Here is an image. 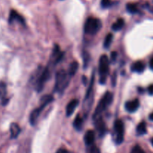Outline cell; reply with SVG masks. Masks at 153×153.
<instances>
[{
	"instance_id": "21",
	"label": "cell",
	"mask_w": 153,
	"mask_h": 153,
	"mask_svg": "<svg viewBox=\"0 0 153 153\" xmlns=\"http://www.w3.org/2000/svg\"><path fill=\"white\" fill-rule=\"evenodd\" d=\"M6 94V86L3 82H0V98H3Z\"/></svg>"
},
{
	"instance_id": "14",
	"label": "cell",
	"mask_w": 153,
	"mask_h": 153,
	"mask_svg": "<svg viewBox=\"0 0 153 153\" xmlns=\"http://www.w3.org/2000/svg\"><path fill=\"white\" fill-rule=\"evenodd\" d=\"M10 135H11L12 138L17 137L18 135L19 134L21 131V129L19 126L16 123H12L10 126Z\"/></svg>"
},
{
	"instance_id": "29",
	"label": "cell",
	"mask_w": 153,
	"mask_h": 153,
	"mask_svg": "<svg viewBox=\"0 0 153 153\" xmlns=\"http://www.w3.org/2000/svg\"><path fill=\"white\" fill-rule=\"evenodd\" d=\"M149 67L153 70V56L150 58V61H149Z\"/></svg>"
},
{
	"instance_id": "31",
	"label": "cell",
	"mask_w": 153,
	"mask_h": 153,
	"mask_svg": "<svg viewBox=\"0 0 153 153\" xmlns=\"http://www.w3.org/2000/svg\"><path fill=\"white\" fill-rule=\"evenodd\" d=\"M151 142H152V145L153 146V137L152 138V140H151Z\"/></svg>"
},
{
	"instance_id": "27",
	"label": "cell",
	"mask_w": 153,
	"mask_h": 153,
	"mask_svg": "<svg viewBox=\"0 0 153 153\" xmlns=\"http://www.w3.org/2000/svg\"><path fill=\"white\" fill-rule=\"evenodd\" d=\"M56 153H70V152L68 150L65 149V148H59Z\"/></svg>"
},
{
	"instance_id": "20",
	"label": "cell",
	"mask_w": 153,
	"mask_h": 153,
	"mask_svg": "<svg viewBox=\"0 0 153 153\" xmlns=\"http://www.w3.org/2000/svg\"><path fill=\"white\" fill-rule=\"evenodd\" d=\"M112 40H113V34L111 33H109L107 36L105 37L104 40V47L108 48L110 46L111 44Z\"/></svg>"
},
{
	"instance_id": "2",
	"label": "cell",
	"mask_w": 153,
	"mask_h": 153,
	"mask_svg": "<svg viewBox=\"0 0 153 153\" xmlns=\"http://www.w3.org/2000/svg\"><path fill=\"white\" fill-rule=\"evenodd\" d=\"M113 94L111 92H107L105 93V94L102 96L101 100H100V102L97 104L95 111H94V116H93L94 117V120L99 118V117H101V115L102 114V112L112 103V101H113Z\"/></svg>"
},
{
	"instance_id": "18",
	"label": "cell",
	"mask_w": 153,
	"mask_h": 153,
	"mask_svg": "<svg viewBox=\"0 0 153 153\" xmlns=\"http://www.w3.org/2000/svg\"><path fill=\"white\" fill-rule=\"evenodd\" d=\"M147 130H146V124L144 122H141L139 123L137 127V133L139 135L146 134Z\"/></svg>"
},
{
	"instance_id": "24",
	"label": "cell",
	"mask_w": 153,
	"mask_h": 153,
	"mask_svg": "<svg viewBox=\"0 0 153 153\" xmlns=\"http://www.w3.org/2000/svg\"><path fill=\"white\" fill-rule=\"evenodd\" d=\"M83 58H84V64H85V68H86L87 65H88V62H89V55H88L86 52H85L83 54Z\"/></svg>"
},
{
	"instance_id": "26",
	"label": "cell",
	"mask_w": 153,
	"mask_h": 153,
	"mask_svg": "<svg viewBox=\"0 0 153 153\" xmlns=\"http://www.w3.org/2000/svg\"><path fill=\"white\" fill-rule=\"evenodd\" d=\"M117 56V53L116 52H112L111 55V58L112 62H114L116 60Z\"/></svg>"
},
{
	"instance_id": "8",
	"label": "cell",
	"mask_w": 153,
	"mask_h": 153,
	"mask_svg": "<svg viewBox=\"0 0 153 153\" xmlns=\"http://www.w3.org/2000/svg\"><path fill=\"white\" fill-rule=\"evenodd\" d=\"M140 106V102L138 99H134L133 100H129L125 104V108L128 112H134L138 109Z\"/></svg>"
},
{
	"instance_id": "22",
	"label": "cell",
	"mask_w": 153,
	"mask_h": 153,
	"mask_svg": "<svg viewBox=\"0 0 153 153\" xmlns=\"http://www.w3.org/2000/svg\"><path fill=\"white\" fill-rule=\"evenodd\" d=\"M112 2L111 0H102L101 1V6L103 8H107L111 6Z\"/></svg>"
},
{
	"instance_id": "17",
	"label": "cell",
	"mask_w": 153,
	"mask_h": 153,
	"mask_svg": "<svg viewBox=\"0 0 153 153\" xmlns=\"http://www.w3.org/2000/svg\"><path fill=\"white\" fill-rule=\"evenodd\" d=\"M124 23H125V22H124L123 19L120 18V19H118L112 25V29L114 30V31H119V30H120L121 28L124 26Z\"/></svg>"
},
{
	"instance_id": "15",
	"label": "cell",
	"mask_w": 153,
	"mask_h": 153,
	"mask_svg": "<svg viewBox=\"0 0 153 153\" xmlns=\"http://www.w3.org/2000/svg\"><path fill=\"white\" fill-rule=\"evenodd\" d=\"M73 126L78 130H80L82 128V126H83V118H82V117L79 114L76 116V118H75L74 122H73Z\"/></svg>"
},
{
	"instance_id": "19",
	"label": "cell",
	"mask_w": 153,
	"mask_h": 153,
	"mask_svg": "<svg viewBox=\"0 0 153 153\" xmlns=\"http://www.w3.org/2000/svg\"><path fill=\"white\" fill-rule=\"evenodd\" d=\"M126 9L130 14H136L138 12V9H137V5L133 3H128L126 5Z\"/></svg>"
},
{
	"instance_id": "16",
	"label": "cell",
	"mask_w": 153,
	"mask_h": 153,
	"mask_svg": "<svg viewBox=\"0 0 153 153\" xmlns=\"http://www.w3.org/2000/svg\"><path fill=\"white\" fill-rule=\"evenodd\" d=\"M78 69H79V63L77 62H73L70 64V67H69L68 74L70 76H73L77 72Z\"/></svg>"
},
{
	"instance_id": "4",
	"label": "cell",
	"mask_w": 153,
	"mask_h": 153,
	"mask_svg": "<svg viewBox=\"0 0 153 153\" xmlns=\"http://www.w3.org/2000/svg\"><path fill=\"white\" fill-rule=\"evenodd\" d=\"M102 28V22L100 20L95 17H89L85 23V33L89 34H96Z\"/></svg>"
},
{
	"instance_id": "6",
	"label": "cell",
	"mask_w": 153,
	"mask_h": 153,
	"mask_svg": "<svg viewBox=\"0 0 153 153\" xmlns=\"http://www.w3.org/2000/svg\"><path fill=\"white\" fill-rule=\"evenodd\" d=\"M115 141L117 144H121L124 140V124L122 120L117 119L114 122Z\"/></svg>"
},
{
	"instance_id": "23",
	"label": "cell",
	"mask_w": 153,
	"mask_h": 153,
	"mask_svg": "<svg viewBox=\"0 0 153 153\" xmlns=\"http://www.w3.org/2000/svg\"><path fill=\"white\" fill-rule=\"evenodd\" d=\"M131 153H146V152L142 149V148L140 146H135L131 149Z\"/></svg>"
},
{
	"instance_id": "13",
	"label": "cell",
	"mask_w": 153,
	"mask_h": 153,
	"mask_svg": "<svg viewBox=\"0 0 153 153\" xmlns=\"http://www.w3.org/2000/svg\"><path fill=\"white\" fill-rule=\"evenodd\" d=\"M145 69V64L143 62L137 61L131 66V70L137 73H142Z\"/></svg>"
},
{
	"instance_id": "30",
	"label": "cell",
	"mask_w": 153,
	"mask_h": 153,
	"mask_svg": "<svg viewBox=\"0 0 153 153\" xmlns=\"http://www.w3.org/2000/svg\"><path fill=\"white\" fill-rule=\"evenodd\" d=\"M149 120H151V121L153 122V112H152V113H151L150 115H149Z\"/></svg>"
},
{
	"instance_id": "5",
	"label": "cell",
	"mask_w": 153,
	"mask_h": 153,
	"mask_svg": "<svg viewBox=\"0 0 153 153\" xmlns=\"http://www.w3.org/2000/svg\"><path fill=\"white\" fill-rule=\"evenodd\" d=\"M50 76V73H49V70L47 67L42 70V71L37 75V77L36 79L34 85H35V88L37 91L40 92L43 89V86H44L45 82L48 80Z\"/></svg>"
},
{
	"instance_id": "28",
	"label": "cell",
	"mask_w": 153,
	"mask_h": 153,
	"mask_svg": "<svg viewBox=\"0 0 153 153\" xmlns=\"http://www.w3.org/2000/svg\"><path fill=\"white\" fill-rule=\"evenodd\" d=\"M148 92H149V94H151V95L153 94V84H152V85H150L148 87Z\"/></svg>"
},
{
	"instance_id": "7",
	"label": "cell",
	"mask_w": 153,
	"mask_h": 153,
	"mask_svg": "<svg viewBox=\"0 0 153 153\" xmlns=\"http://www.w3.org/2000/svg\"><path fill=\"white\" fill-rule=\"evenodd\" d=\"M94 121H95L96 128H97V130H98L99 134H100V136H103L105 134L106 132H107L105 123L103 121L102 117H99V118H96V119H94Z\"/></svg>"
},
{
	"instance_id": "25",
	"label": "cell",
	"mask_w": 153,
	"mask_h": 153,
	"mask_svg": "<svg viewBox=\"0 0 153 153\" xmlns=\"http://www.w3.org/2000/svg\"><path fill=\"white\" fill-rule=\"evenodd\" d=\"M89 153H101V152H100V148L96 146H93L91 149H90Z\"/></svg>"
},
{
	"instance_id": "9",
	"label": "cell",
	"mask_w": 153,
	"mask_h": 153,
	"mask_svg": "<svg viewBox=\"0 0 153 153\" xmlns=\"http://www.w3.org/2000/svg\"><path fill=\"white\" fill-rule=\"evenodd\" d=\"M17 21V22H19L21 24H25V20L24 18L19 14V13L16 11L14 10H11V11L10 12V15H9V23H12L13 21Z\"/></svg>"
},
{
	"instance_id": "10",
	"label": "cell",
	"mask_w": 153,
	"mask_h": 153,
	"mask_svg": "<svg viewBox=\"0 0 153 153\" xmlns=\"http://www.w3.org/2000/svg\"><path fill=\"white\" fill-rule=\"evenodd\" d=\"M78 105H79V100L78 99H73L67 104V107H66V114H67V116H70L73 113Z\"/></svg>"
},
{
	"instance_id": "11",
	"label": "cell",
	"mask_w": 153,
	"mask_h": 153,
	"mask_svg": "<svg viewBox=\"0 0 153 153\" xmlns=\"http://www.w3.org/2000/svg\"><path fill=\"white\" fill-rule=\"evenodd\" d=\"M84 140H85V142L87 146L92 145L94 142V140H95V134H94V130H88L85 133Z\"/></svg>"
},
{
	"instance_id": "12",
	"label": "cell",
	"mask_w": 153,
	"mask_h": 153,
	"mask_svg": "<svg viewBox=\"0 0 153 153\" xmlns=\"http://www.w3.org/2000/svg\"><path fill=\"white\" fill-rule=\"evenodd\" d=\"M42 110H42L40 107L36 108V109H34V110L31 112V113L30 114L29 122L32 125H34V124H36V122H37V118H38L39 116H40V112H42Z\"/></svg>"
},
{
	"instance_id": "1",
	"label": "cell",
	"mask_w": 153,
	"mask_h": 153,
	"mask_svg": "<svg viewBox=\"0 0 153 153\" xmlns=\"http://www.w3.org/2000/svg\"><path fill=\"white\" fill-rule=\"evenodd\" d=\"M70 77L68 72L64 70H60L57 72L55 76V91L58 92H63L70 82Z\"/></svg>"
},
{
	"instance_id": "3",
	"label": "cell",
	"mask_w": 153,
	"mask_h": 153,
	"mask_svg": "<svg viewBox=\"0 0 153 153\" xmlns=\"http://www.w3.org/2000/svg\"><path fill=\"white\" fill-rule=\"evenodd\" d=\"M100 83L104 84L106 82L107 76L109 74V59L106 55L101 56L100 58Z\"/></svg>"
}]
</instances>
